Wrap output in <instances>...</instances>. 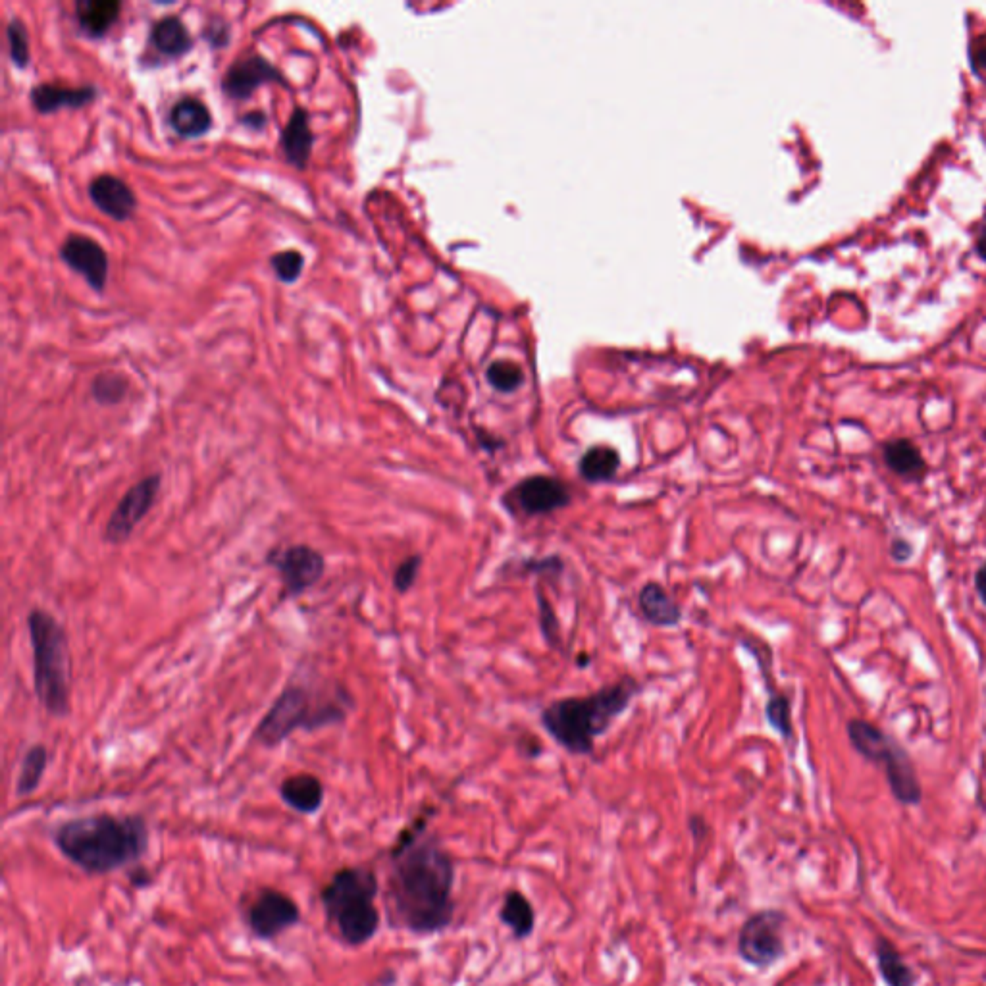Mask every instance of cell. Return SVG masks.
I'll return each mask as SVG.
<instances>
[{
	"label": "cell",
	"instance_id": "6da1fadb",
	"mask_svg": "<svg viewBox=\"0 0 986 986\" xmlns=\"http://www.w3.org/2000/svg\"><path fill=\"white\" fill-rule=\"evenodd\" d=\"M420 815L390 850L386 908L391 927L416 936L438 935L455 917V863Z\"/></svg>",
	"mask_w": 986,
	"mask_h": 986
},
{
	"label": "cell",
	"instance_id": "7a4b0ae2",
	"mask_svg": "<svg viewBox=\"0 0 986 986\" xmlns=\"http://www.w3.org/2000/svg\"><path fill=\"white\" fill-rule=\"evenodd\" d=\"M52 842L85 875L104 877L141 865L151 848V829L143 815L91 813L60 823Z\"/></svg>",
	"mask_w": 986,
	"mask_h": 986
},
{
	"label": "cell",
	"instance_id": "3957f363",
	"mask_svg": "<svg viewBox=\"0 0 986 986\" xmlns=\"http://www.w3.org/2000/svg\"><path fill=\"white\" fill-rule=\"evenodd\" d=\"M642 692V684L626 675L588 696H571L551 701L540 715L545 732L572 755H590L597 738L630 707Z\"/></svg>",
	"mask_w": 986,
	"mask_h": 986
},
{
	"label": "cell",
	"instance_id": "277c9868",
	"mask_svg": "<svg viewBox=\"0 0 986 986\" xmlns=\"http://www.w3.org/2000/svg\"><path fill=\"white\" fill-rule=\"evenodd\" d=\"M378 896L380 879L370 865L339 867L320 888L326 927L341 944L363 948L376 938L382 927Z\"/></svg>",
	"mask_w": 986,
	"mask_h": 986
},
{
	"label": "cell",
	"instance_id": "5b68a950",
	"mask_svg": "<svg viewBox=\"0 0 986 986\" xmlns=\"http://www.w3.org/2000/svg\"><path fill=\"white\" fill-rule=\"evenodd\" d=\"M33 649V686L43 709L52 717L70 711V644L64 626L51 613L33 609L27 615Z\"/></svg>",
	"mask_w": 986,
	"mask_h": 986
},
{
	"label": "cell",
	"instance_id": "8992f818",
	"mask_svg": "<svg viewBox=\"0 0 986 986\" xmlns=\"http://www.w3.org/2000/svg\"><path fill=\"white\" fill-rule=\"evenodd\" d=\"M351 705L353 700L343 688L322 701L305 686H287L260 721L255 738L266 748H276L297 728L318 730L343 723Z\"/></svg>",
	"mask_w": 986,
	"mask_h": 986
},
{
	"label": "cell",
	"instance_id": "52a82bcc",
	"mask_svg": "<svg viewBox=\"0 0 986 986\" xmlns=\"http://www.w3.org/2000/svg\"><path fill=\"white\" fill-rule=\"evenodd\" d=\"M245 929L260 942H272L301 923V908L293 896L274 886H260L241 908Z\"/></svg>",
	"mask_w": 986,
	"mask_h": 986
},
{
	"label": "cell",
	"instance_id": "ba28073f",
	"mask_svg": "<svg viewBox=\"0 0 986 986\" xmlns=\"http://www.w3.org/2000/svg\"><path fill=\"white\" fill-rule=\"evenodd\" d=\"M499 503L513 519H536L567 509L572 503V490L557 476L530 474L503 493Z\"/></svg>",
	"mask_w": 986,
	"mask_h": 986
},
{
	"label": "cell",
	"instance_id": "9c48e42d",
	"mask_svg": "<svg viewBox=\"0 0 986 986\" xmlns=\"http://www.w3.org/2000/svg\"><path fill=\"white\" fill-rule=\"evenodd\" d=\"M786 915L779 909H763L750 915L738 935L740 958L755 969H769L784 956Z\"/></svg>",
	"mask_w": 986,
	"mask_h": 986
},
{
	"label": "cell",
	"instance_id": "30bf717a",
	"mask_svg": "<svg viewBox=\"0 0 986 986\" xmlns=\"http://www.w3.org/2000/svg\"><path fill=\"white\" fill-rule=\"evenodd\" d=\"M266 563L276 569L287 596H301L312 588L326 571V561L311 545L276 547L268 553Z\"/></svg>",
	"mask_w": 986,
	"mask_h": 986
},
{
	"label": "cell",
	"instance_id": "8fae6325",
	"mask_svg": "<svg viewBox=\"0 0 986 986\" xmlns=\"http://www.w3.org/2000/svg\"><path fill=\"white\" fill-rule=\"evenodd\" d=\"M160 474H149L147 478L133 484L104 526V540L108 544L120 545L130 540L137 524L149 515L155 507L156 497L160 492Z\"/></svg>",
	"mask_w": 986,
	"mask_h": 986
},
{
	"label": "cell",
	"instance_id": "7c38bea8",
	"mask_svg": "<svg viewBox=\"0 0 986 986\" xmlns=\"http://www.w3.org/2000/svg\"><path fill=\"white\" fill-rule=\"evenodd\" d=\"M60 257L72 270L79 272L89 286L103 291L108 278V257L97 241L85 235H70L60 249Z\"/></svg>",
	"mask_w": 986,
	"mask_h": 986
},
{
	"label": "cell",
	"instance_id": "4fadbf2b",
	"mask_svg": "<svg viewBox=\"0 0 986 986\" xmlns=\"http://www.w3.org/2000/svg\"><path fill=\"white\" fill-rule=\"evenodd\" d=\"M266 81H282V72L272 66L266 58L262 56H249L243 60H237L234 66L226 72L224 78V91L232 99H247L253 95V91L266 83Z\"/></svg>",
	"mask_w": 986,
	"mask_h": 986
},
{
	"label": "cell",
	"instance_id": "5bb4252c",
	"mask_svg": "<svg viewBox=\"0 0 986 986\" xmlns=\"http://www.w3.org/2000/svg\"><path fill=\"white\" fill-rule=\"evenodd\" d=\"M89 195L97 208L114 220H128L137 207L130 185L110 174L95 178L89 187Z\"/></svg>",
	"mask_w": 986,
	"mask_h": 986
},
{
	"label": "cell",
	"instance_id": "9a60e30c",
	"mask_svg": "<svg viewBox=\"0 0 986 986\" xmlns=\"http://www.w3.org/2000/svg\"><path fill=\"white\" fill-rule=\"evenodd\" d=\"M282 802L299 815H314L324 804V784L309 773L291 775L280 784Z\"/></svg>",
	"mask_w": 986,
	"mask_h": 986
},
{
	"label": "cell",
	"instance_id": "2e32d148",
	"mask_svg": "<svg viewBox=\"0 0 986 986\" xmlns=\"http://www.w3.org/2000/svg\"><path fill=\"white\" fill-rule=\"evenodd\" d=\"M638 607L644 621L657 628H673L682 621V609L671 594L659 584L648 582L638 594Z\"/></svg>",
	"mask_w": 986,
	"mask_h": 986
},
{
	"label": "cell",
	"instance_id": "e0dca14e",
	"mask_svg": "<svg viewBox=\"0 0 986 986\" xmlns=\"http://www.w3.org/2000/svg\"><path fill=\"white\" fill-rule=\"evenodd\" d=\"M621 468V455L611 445H592L578 461V474L588 484H609Z\"/></svg>",
	"mask_w": 986,
	"mask_h": 986
},
{
	"label": "cell",
	"instance_id": "ac0fdd59",
	"mask_svg": "<svg viewBox=\"0 0 986 986\" xmlns=\"http://www.w3.org/2000/svg\"><path fill=\"white\" fill-rule=\"evenodd\" d=\"M282 147L287 160L293 166H297L299 170L307 168L312 153V130L309 116L303 108H297L291 114L286 130L282 133Z\"/></svg>",
	"mask_w": 986,
	"mask_h": 986
},
{
	"label": "cell",
	"instance_id": "d6986e66",
	"mask_svg": "<svg viewBox=\"0 0 986 986\" xmlns=\"http://www.w3.org/2000/svg\"><path fill=\"white\" fill-rule=\"evenodd\" d=\"M95 99V89L93 87H79V89H72V87H60V85H37L33 91H31V103L33 106L43 112V114H49V112H54L62 106H72V108H79V106H85L87 103H91Z\"/></svg>",
	"mask_w": 986,
	"mask_h": 986
},
{
	"label": "cell",
	"instance_id": "ffe728a7",
	"mask_svg": "<svg viewBox=\"0 0 986 986\" xmlns=\"http://www.w3.org/2000/svg\"><path fill=\"white\" fill-rule=\"evenodd\" d=\"M499 919L517 940L528 938L536 927L534 906L519 890H507L499 909Z\"/></svg>",
	"mask_w": 986,
	"mask_h": 986
},
{
	"label": "cell",
	"instance_id": "44dd1931",
	"mask_svg": "<svg viewBox=\"0 0 986 986\" xmlns=\"http://www.w3.org/2000/svg\"><path fill=\"white\" fill-rule=\"evenodd\" d=\"M170 124L182 137H199L210 130L212 118L207 106L199 99L185 97L174 104L170 112Z\"/></svg>",
	"mask_w": 986,
	"mask_h": 986
},
{
	"label": "cell",
	"instance_id": "7402d4cb",
	"mask_svg": "<svg viewBox=\"0 0 986 986\" xmlns=\"http://www.w3.org/2000/svg\"><path fill=\"white\" fill-rule=\"evenodd\" d=\"M848 734H850V740H852L857 752L861 753L863 757H867L869 761H875V763H884L886 757L892 752L894 744H896L894 740L884 736L879 728H875L865 721H850Z\"/></svg>",
	"mask_w": 986,
	"mask_h": 986
},
{
	"label": "cell",
	"instance_id": "603a6c76",
	"mask_svg": "<svg viewBox=\"0 0 986 986\" xmlns=\"http://www.w3.org/2000/svg\"><path fill=\"white\" fill-rule=\"evenodd\" d=\"M120 2L114 0H85L76 6L79 26L89 35L101 37L118 20Z\"/></svg>",
	"mask_w": 986,
	"mask_h": 986
},
{
	"label": "cell",
	"instance_id": "cb8c5ba5",
	"mask_svg": "<svg viewBox=\"0 0 986 986\" xmlns=\"http://www.w3.org/2000/svg\"><path fill=\"white\" fill-rule=\"evenodd\" d=\"M877 963L879 973L888 986H913L915 975L909 969L908 963L900 956L896 946L886 938L877 940Z\"/></svg>",
	"mask_w": 986,
	"mask_h": 986
},
{
	"label": "cell",
	"instance_id": "d4e9b609",
	"mask_svg": "<svg viewBox=\"0 0 986 986\" xmlns=\"http://www.w3.org/2000/svg\"><path fill=\"white\" fill-rule=\"evenodd\" d=\"M153 43L162 54L176 58L189 51L193 41L182 20L176 16H168L156 22V26L153 27Z\"/></svg>",
	"mask_w": 986,
	"mask_h": 986
},
{
	"label": "cell",
	"instance_id": "484cf974",
	"mask_svg": "<svg viewBox=\"0 0 986 986\" xmlns=\"http://www.w3.org/2000/svg\"><path fill=\"white\" fill-rule=\"evenodd\" d=\"M47 765H49V752L43 744H37V746L27 750L24 759H22V765H20L18 780H16V794L20 798H27V796L35 794V790L39 788L43 775L47 771Z\"/></svg>",
	"mask_w": 986,
	"mask_h": 986
},
{
	"label": "cell",
	"instance_id": "4316f807",
	"mask_svg": "<svg viewBox=\"0 0 986 986\" xmlns=\"http://www.w3.org/2000/svg\"><path fill=\"white\" fill-rule=\"evenodd\" d=\"M884 461L900 476H919L925 470V461L919 449L908 440H894L884 447Z\"/></svg>",
	"mask_w": 986,
	"mask_h": 986
},
{
	"label": "cell",
	"instance_id": "83f0119b",
	"mask_svg": "<svg viewBox=\"0 0 986 986\" xmlns=\"http://www.w3.org/2000/svg\"><path fill=\"white\" fill-rule=\"evenodd\" d=\"M517 563H519V571H515V574H520V576H542V578H547L549 582L561 580V576L565 572V561L557 553L545 555V557H524V559H520Z\"/></svg>",
	"mask_w": 986,
	"mask_h": 986
},
{
	"label": "cell",
	"instance_id": "f1b7e54d",
	"mask_svg": "<svg viewBox=\"0 0 986 986\" xmlns=\"http://www.w3.org/2000/svg\"><path fill=\"white\" fill-rule=\"evenodd\" d=\"M486 376H488V382H490L493 390L501 391V393H513V391L519 390L522 382H524L522 368L513 361H495V363L490 364Z\"/></svg>",
	"mask_w": 986,
	"mask_h": 986
},
{
	"label": "cell",
	"instance_id": "f546056e",
	"mask_svg": "<svg viewBox=\"0 0 986 986\" xmlns=\"http://www.w3.org/2000/svg\"><path fill=\"white\" fill-rule=\"evenodd\" d=\"M765 719L775 732L782 738L792 736V717H790V701L782 694H769L765 705Z\"/></svg>",
	"mask_w": 986,
	"mask_h": 986
},
{
	"label": "cell",
	"instance_id": "4dcf8cb0",
	"mask_svg": "<svg viewBox=\"0 0 986 986\" xmlns=\"http://www.w3.org/2000/svg\"><path fill=\"white\" fill-rule=\"evenodd\" d=\"M536 601L540 609V630L544 636L545 644L551 649H561V626L559 619L555 615V609L551 601L545 597L540 588H536Z\"/></svg>",
	"mask_w": 986,
	"mask_h": 986
},
{
	"label": "cell",
	"instance_id": "1f68e13d",
	"mask_svg": "<svg viewBox=\"0 0 986 986\" xmlns=\"http://www.w3.org/2000/svg\"><path fill=\"white\" fill-rule=\"evenodd\" d=\"M126 380L118 374H103L93 382V395L101 405H116L126 395Z\"/></svg>",
	"mask_w": 986,
	"mask_h": 986
},
{
	"label": "cell",
	"instance_id": "d6a6232c",
	"mask_svg": "<svg viewBox=\"0 0 986 986\" xmlns=\"http://www.w3.org/2000/svg\"><path fill=\"white\" fill-rule=\"evenodd\" d=\"M276 276L286 282V284H293L301 272H303V266H305V259L299 251H284V253H278L274 255L272 260H270Z\"/></svg>",
	"mask_w": 986,
	"mask_h": 986
},
{
	"label": "cell",
	"instance_id": "836d02e7",
	"mask_svg": "<svg viewBox=\"0 0 986 986\" xmlns=\"http://www.w3.org/2000/svg\"><path fill=\"white\" fill-rule=\"evenodd\" d=\"M420 569H422V555L415 553L403 559L393 572V588L399 594H407L415 586Z\"/></svg>",
	"mask_w": 986,
	"mask_h": 986
},
{
	"label": "cell",
	"instance_id": "e575fe53",
	"mask_svg": "<svg viewBox=\"0 0 986 986\" xmlns=\"http://www.w3.org/2000/svg\"><path fill=\"white\" fill-rule=\"evenodd\" d=\"M8 43H10L12 62L18 68H26L29 62V41H27L26 27L20 20H12L8 24Z\"/></svg>",
	"mask_w": 986,
	"mask_h": 986
},
{
	"label": "cell",
	"instance_id": "d590c367",
	"mask_svg": "<svg viewBox=\"0 0 986 986\" xmlns=\"http://www.w3.org/2000/svg\"><path fill=\"white\" fill-rule=\"evenodd\" d=\"M128 879H130L131 886L137 890H143V888L153 884V875L143 865H135L128 873Z\"/></svg>",
	"mask_w": 986,
	"mask_h": 986
},
{
	"label": "cell",
	"instance_id": "8d00e7d4",
	"mask_svg": "<svg viewBox=\"0 0 986 986\" xmlns=\"http://www.w3.org/2000/svg\"><path fill=\"white\" fill-rule=\"evenodd\" d=\"M975 586H977L979 596H981V599H983L986 603V565L983 569H981V571L977 572V576H975Z\"/></svg>",
	"mask_w": 986,
	"mask_h": 986
},
{
	"label": "cell",
	"instance_id": "74e56055",
	"mask_svg": "<svg viewBox=\"0 0 986 986\" xmlns=\"http://www.w3.org/2000/svg\"><path fill=\"white\" fill-rule=\"evenodd\" d=\"M973 62H975V66L979 70L986 72V45L975 47V51H973Z\"/></svg>",
	"mask_w": 986,
	"mask_h": 986
},
{
	"label": "cell",
	"instance_id": "f35d334b",
	"mask_svg": "<svg viewBox=\"0 0 986 986\" xmlns=\"http://www.w3.org/2000/svg\"><path fill=\"white\" fill-rule=\"evenodd\" d=\"M975 249H977V255L981 259L986 260V222L985 226L981 228V232L977 235V243H975Z\"/></svg>",
	"mask_w": 986,
	"mask_h": 986
},
{
	"label": "cell",
	"instance_id": "ab89813d",
	"mask_svg": "<svg viewBox=\"0 0 986 986\" xmlns=\"http://www.w3.org/2000/svg\"><path fill=\"white\" fill-rule=\"evenodd\" d=\"M245 122H247L249 126H251V122H255V126H257V128H262V126H264V122H266V118H264V114L255 112V114H249V116L245 118Z\"/></svg>",
	"mask_w": 986,
	"mask_h": 986
},
{
	"label": "cell",
	"instance_id": "60d3db41",
	"mask_svg": "<svg viewBox=\"0 0 986 986\" xmlns=\"http://www.w3.org/2000/svg\"><path fill=\"white\" fill-rule=\"evenodd\" d=\"M584 655H586V653H582V657H576V665H578V667H582V669H584V667H588V665H590V661H592L590 657H584Z\"/></svg>",
	"mask_w": 986,
	"mask_h": 986
}]
</instances>
